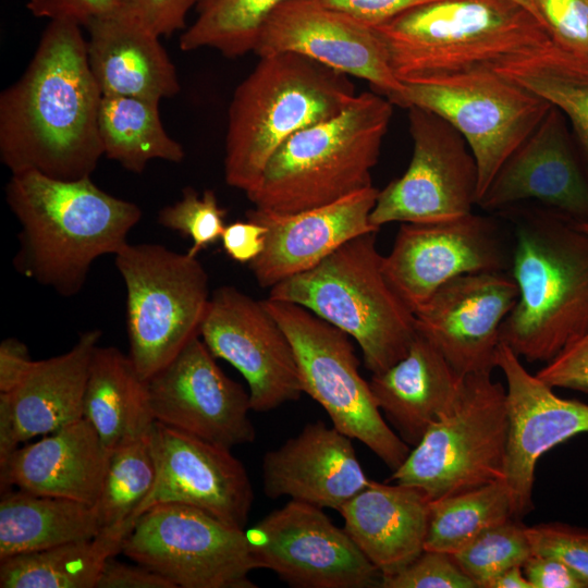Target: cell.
I'll return each mask as SVG.
<instances>
[{
  "label": "cell",
  "instance_id": "6da1fadb",
  "mask_svg": "<svg viewBox=\"0 0 588 588\" xmlns=\"http://www.w3.org/2000/svg\"><path fill=\"white\" fill-rule=\"evenodd\" d=\"M81 25L52 20L23 75L0 95V159L11 171L89 177L103 156L102 93Z\"/></svg>",
  "mask_w": 588,
  "mask_h": 588
},
{
  "label": "cell",
  "instance_id": "7a4b0ae2",
  "mask_svg": "<svg viewBox=\"0 0 588 588\" xmlns=\"http://www.w3.org/2000/svg\"><path fill=\"white\" fill-rule=\"evenodd\" d=\"M372 28L402 83L566 57L513 0H436Z\"/></svg>",
  "mask_w": 588,
  "mask_h": 588
},
{
  "label": "cell",
  "instance_id": "3957f363",
  "mask_svg": "<svg viewBox=\"0 0 588 588\" xmlns=\"http://www.w3.org/2000/svg\"><path fill=\"white\" fill-rule=\"evenodd\" d=\"M5 199L20 222L15 269L70 297L93 262L120 252L140 208L99 188L89 177L63 181L35 171L12 173Z\"/></svg>",
  "mask_w": 588,
  "mask_h": 588
},
{
  "label": "cell",
  "instance_id": "277c9868",
  "mask_svg": "<svg viewBox=\"0 0 588 588\" xmlns=\"http://www.w3.org/2000/svg\"><path fill=\"white\" fill-rule=\"evenodd\" d=\"M513 222L518 298L500 339L520 359L547 363L588 330V235L549 208L518 210Z\"/></svg>",
  "mask_w": 588,
  "mask_h": 588
},
{
  "label": "cell",
  "instance_id": "5b68a950",
  "mask_svg": "<svg viewBox=\"0 0 588 588\" xmlns=\"http://www.w3.org/2000/svg\"><path fill=\"white\" fill-rule=\"evenodd\" d=\"M356 95L350 76L302 54L259 57L228 110L225 182L247 193L285 140L338 114Z\"/></svg>",
  "mask_w": 588,
  "mask_h": 588
},
{
  "label": "cell",
  "instance_id": "8992f818",
  "mask_svg": "<svg viewBox=\"0 0 588 588\" xmlns=\"http://www.w3.org/2000/svg\"><path fill=\"white\" fill-rule=\"evenodd\" d=\"M393 103L365 91L338 114L285 140L246 194L257 209L294 213L371 186Z\"/></svg>",
  "mask_w": 588,
  "mask_h": 588
},
{
  "label": "cell",
  "instance_id": "52a82bcc",
  "mask_svg": "<svg viewBox=\"0 0 588 588\" xmlns=\"http://www.w3.org/2000/svg\"><path fill=\"white\" fill-rule=\"evenodd\" d=\"M376 234L350 240L313 269L273 285L268 297L297 304L348 334L372 373L403 358L417 334L415 314L385 278Z\"/></svg>",
  "mask_w": 588,
  "mask_h": 588
},
{
  "label": "cell",
  "instance_id": "ba28073f",
  "mask_svg": "<svg viewBox=\"0 0 588 588\" xmlns=\"http://www.w3.org/2000/svg\"><path fill=\"white\" fill-rule=\"evenodd\" d=\"M114 256L126 289L130 357L147 380L200 336L208 274L197 256L159 244L127 243Z\"/></svg>",
  "mask_w": 588,
  "mask_h": 588
},
{
  "label": "cell",
  "instance_id": "9c48e42d",
  "mask_svg": "<svg viewBox=\"0 0 588 588\" xmlns=\"http://www.w3.org/2000/svg\"><path fill=\"white\" fill-rule=\"evenodd\" d=\"M509 436L506 389L491 373L467 375L448 413L392 473L431 501L503 479Z\"/></svg>",
  "mask_w": 588,
  "mask_h": 588
},
{
  "label": "cell",
  "instance_id": "30bf717a",
  "mask_svg": "<svg viewBox=\"0 0 588 588\" xmlns=\"http://www.w3.org/2000/svg\"><path fill=\"white\" fill-rule=\"evenodd\" d=\"M262 303L292 344L303 392L326 411L334 428L396 470L411 446L382 417L369 382L359 373L350 335L297 304Z\"/></svg>",
  "mask_w": 588,
  "mask_h": 588
},
{
  "label": "cell",
  "instance_id": "8fae6325",
  "mask_svg": "<svg viewBox=\"0 0 588 588\" xmlns=\"http://www.w3.org/2000/svg\"><path fill=\"white\" fill-rule=\"evenodd\" d=\"M403 84L400 107L429 110L465 138L477 166L478 201L552 107L513 77L492 70Z\"/></svg>",
  "mask_w": 588,
  "mask_h": 588
},
{
  "label": "cell",
  "instance_id": "7c38bea8",
  "mask_svg": "<svg viewBox=\"0 0 588 588\" xmlns=\"http://www.w3.org/2000/svg\"><path fill=\"white\" fill-rule=\"evenodd\" d=\"M122 553L176 588H256L258 568L244 529L189 505L162 503L145 511Z\"/></svg>",
  "mask_w": 588,
  "mask_h": 588
},
{
  "label": "cell",
  "instance_id": "4fadbf2b",
  "mask_svg": "<svg viewBox=\"0 0 588 588\" xmlns=\"http://www.w3.org/2000/svg\"><path fill=\"white\" fill-rule=\"evenodd\" d=\"M413 155L406 171L379 189L370 222L431 223L473 212L478 171L463 135L440 115L409 107Z\"/></svg>",
  "mask_w": 588,
  "mask_h": 588
},
{
  "label": "cell",
  "instance_id": "5bb4252c",
  "mask_svg": "<svg viewBox=\"0 0 588 588\" xmlns=\"http://www.w3.org/2000/svg\"><path fill=\"white\" fill-rule=\"evenodd\" d=\"M245 534L257 567L291 587H379L381 573L321 507L291 500Z\"/></svg>",
  "mask_w": 588,
  "mask_h": 588
},
{
  "label": "cell",
  "instance_id": "9a60e30c",
  "mask_svg": "<svg viewBox=\"0 0 588 588\" xmlns=\"http://www.w3.org/2000/svg\"><path fill=\"white\" fill-rule=\"evenodd\" d=\"M511 258L495 219L474 212L431 223H402L382 268L415 314L443 284L467 273L500 272Z\"/></svg>",
  "mask_w": 588,
  "mask_h": 588
},
{
  "label": "cell",
  "instance_id": "2e32d148",
  "mask_svg": "<svg viewBox=\"0 0 588 588\" xmlns=\"http://www.w3.org/2000/svg\"><path fill=\"white\" fill-rule=\"evenodd\" d=\"M200 336L215 357L242 373L252 411L269 412L304 393L292 344L262 301L232 285L218 287L210 296Z\"/></svg>",
  "mask_w": 588,
  "mask_h": 588
},
{
  "label": "cell",
  "instance_id": "e0dca14e",
  "mask_svg": "<svg viewBox=\"0 0 588 588\" xmlns=\"http://www.w3.org/2000/svg\"><path fill=\"white\" fill-rule=\"evenodd\" d=\"M156 421L229 449L255 440L249 394L215 362L200 336L147 379Z\"/></svg>",
  "mask_w": 588,
  "mask_h": 588
},
{
  "label": "cell",
  "instance_id": "ac0fdd59",
  "mask_svg": "<svg viewBox=\"0 0 588 588\" xmlns=\"http://www.w3.org/2000/svg\"><path fill=\"white\" fill-rule=\"evenodd\" d=\"M281 52L302 54L364 79L395 106L405 90L377 32L317 0H286L268 17L254 53Z\"/></svg>",
  "mask_w": 588,
  "mask_h": 588
},
{
  "label": "cell",
  "instance_id": "d6986e66",
  "mask_svg": "<svg viewBox=\"0 0 588 588\" xmlns=\"http://www.w3.org/2000/svg\"><path fill=\"white\" fill-rule=\"evenodd\" d=\"M518 298L505 271L462 274L443 284L416 313L417 332L461 376L497 367L501 326Z\"/></svg>",
  "mask_w": 588,
  "mask_h": 588
},
{
  "label": "cell",
  "instance_id": "ffe728a7",
  "mask_svg": "<svg viewBox=\"0 0 588 588\" xmlns=\"http://www.w3.org/2000/svg\"><path fill=\"white\" fill-rule=\"evenodd\" d=\"M151 445L156 481L138 517L157 504L177 503L244 529L254 492L244 465L231 449L159 421L151 429Z\"/></svg>",
  "mask_w": 588,
  "mask_h": 588
},
{
  "label": "cell",
  "instance_id": "44dd1931",
  "mask_svg": "<svg viewBox=\"0 0 588 588\" xmlns=\"http://www.w3.org/2000/svg\"><path fill=\"white\" fill-rule=\"evenodd\" d=\"M497 367L506 381L509 436L503 480L509 489L514 518L532 509L535 469L553 446L588 432V404L558 396L553 388L531 375L522 359L503 342Z\"/></svg>",
  "mask_w": 588,
  "mask_h": 588
},
{
  "label": "cell",
  "instance_id": "7402d4cb",
  "mask_svg": "<svg viewBox=\"0 0 588 588\" xmlns=\"http://www.w3.org/2000/svg\"><path fill=\"white\" fill-rule=\"evenodd\" d=\"M378 193L371 185L294 213L248 210L246 218L267 229L264 250L248 264L259 286L271 289L313 269L350 240L377 233L380 229L371 224L370 213Z\"/></svg>",
  "mask_w": 588,
  "mask_h": 588
},
{
  "label": "cell",
  "instance_id": "603a6c76",
  "mask_svg": "<svg viewBox=\"0 0 588 588\" xmlns=\"http://www.w3.org/2000/svg\"><path fill=\"white\" fill-rule=\"evenodd\" d=\"M525 200H537L574 221H588V176L565 115L554 106L504 162L477 206L502 211Z\"/></svg>",
  "mask_w": 588,
  "mask_h": 588
},
{
  "label": "cell",
  "instance_id": "cb8c5ba5",
  "mask_svg": "<svg viewBox=\"0 0 588 588\" xmlns=\"http://www.w3.org/2000/svg\"><path fill=\"white\" fill-rule=\"evenodd\" d=\"M370 479L362 467L352 438L317 420L262 460V486L270 499L292 500L339 511Z\"/></svg>",
  "mask_w": 588,
  "mask_h": 588
},
{
  "label": "cell",
  "instance_id": "d4e9b609",
  "mask_svg": "<svg viewBox=\"0 0 588 588\" xmlns=\"http://www.w3.org/2000/svg\"><path fill=\"white\" fill-rule=\"evenodd\" d=\"M110 455L95 427L82 417L19 448L0 473L1 493L14 486L35 494L96 505Z\"/></svg>",
  "mask_w": 588,
  "mask_h": 588
},
{
  "label": "cell",
  "instance_id": "484cf974",
  "mask_svg": "<svg viewBox=\"0 0 588 588\" xmlns=\"http://www.w3.org/2000/svg\"><path fill=\"white\" fill-rule=\"evenodd\" d=\"M430 502L416 487L371 480L339 512L359 550L381 575H392L425 550Z\"/></svg>",
  "mask_w": 588,
  "mask_h": 588
},
{
  "label": "cell",
  "instance_id": "4316f807",
  "mask_svg": "<svg viewBox=\"0 0 588 588\" xmlns=\"http://www.w3.org/2000/svg\"><path fill=\"white\" fill-rule=\"evenodd\" d=\"M86 28L88 62L102 95L160 102L180 93L175 66L160 37L128 13L94 20Z\"/></svg>",
  "mask_w": 588,
  "mask_h": 588
},
{
  "label": "cell",
  "instance_id": "83f0119b",
  "mask_svg": "<svg viewBox=\"0 0 588 588\" xmlns=\"http://www.w3.org/2000/svg\"><path fill=\"white\" fill-rule=\"evenodd\" d=\"M463 379L417 332L406 355L387 370L372 373L369 385L387 420L405 443L415 446L453 406Z\"/></svg>",
  "mask_w": 588,
  "mask_h": 588
},
{
  "label": "cell",
  "instance_id": "f1b7e54d",
  "mask_svg": "<svg viewBox=\"0 0 588 588\" xmlns=\"http://www.w3.org/2000/svg\"><path fill=\"white\" fill-rule=\"evenodd\" d=\"M100 336L98 329L86 331L66 353L35 360L22 382L5 393L20 442L46 436L84 417L90 359Z\"/></svg>",
  "mask_w": 588,
  "mask_h": 588
},
{
  "label": "cell",
  "instance_id": "f546056e",
  "mask_svg": "<svg viewBox=\"0 0 588 588\" xmlns=\"http://www.w3.org/2000/svg\"><path fill=\"white\" fill-rule=\"evenodd\" d=\"M84 417L110 452L152 428L156 420L147 380L140 377L130 355L113 346H96L88 370Z\"/></svg>",
  "mask_w": 588,
  "mask_h": 588
},
{
  "label": "cell",
  "instance_id": "4dcf8cb0",
  "mask_svg": "<svg viewBox=\"0 0 588 588\" xmlns=\"http://www.w3.org/2000/svg\"><path fill=\"white\" fill-rule=\"evenodd\" d=\"M101 530L96 505L21 489L1 493L0 561L88 540Z\"/></svg>",
  "mask_w": 588,
  "mask_h": 588
},
{
  "label": "cell",
  "instance_id": "1f68e13d",
  "mask_svg": "<svg viewBox=\"0 0 588 588\" xmlns=\"http://www.w3.org/2000/svg\"><path fill=\"white\" fill-rule=\"evenodd\" d=\"M134 524L103 528L96 537L0 561L1 588H96L108 559L122 552Z\"/></svg>",
  "mask_w": 588,
  "mask_h": 588
},
{
  "label": "cell",
  "instance_id": "d6a6232c",
  "mask_svg": "<svg viewBox=\"0 0 588 588\" xmlns=\"http://www.w3.org/2000/svg\"><path fill=\"white\" fill-rule=\"evenodd\" d=\"M98 130L105 156L133 173H142L152 159L177 163L185 155L162 125L159 101L102 95Z\"/></svg>",
  "mask_w": 588,
  "mask_h": 588
},
{
  "label": "cell",
  "instance_id": "836d02e7",
  "mask_svg": "<svg viewBox=\"0 0 588 588\" xmlns=\"http://www.w3.org/2000/svg\"><path fill=\"white\" fill-rule=\"evenodd\" d=\"M514 518L503 479L430 502L425 550L449 554L485 529Z\"/></svg>",
  "mask_w": 588,
  "mask_h": 588
},
{
  "label": "cell",
  "instance_id": "e575fe53",
  "mask_svg": "<svg viewBox=\"0 0 588 588\" xmlns=\"http://www.w3.org/2000/svg\"><path fill=\"white\" fill-rule=\"evenodd\" d=\"M286 0H195L196 19L183 30L180 48H210L226 58L254 52L271 13Z\"/></svg>",
  "mask_w": 588,
  "mask_h": 588
},
{
  "label": "cell",
  "instance_id": "d590c367",
  "mask_svg": "<svg viewBox=\"0 0 588 588\" xmlns=\"http://www.w3.org/2000/svg\"><path fill=\"white\" fill-rule=\"evenodd\" d=\"M152 429V428H151ZM151 429L115 448L96 503L103 528L135 524L156 481Z\"/></svg>",
  "mask_w": 588,
  "mask_h": 588
},
{
  "label": "cell",
  "instance_id": "8d00e7d4",
  "mask_svg": "<svg viewBox=\"0 0 588 588\" xmlns=\"http://www.w3.org/2000/svg\"><path fill=\"white\" fill-rule=\"evenodd\" d=\"M501 73L541 96L567 117L588 164V69L561 57Z\"/></svg>",
  "mask_w": 588,
  "mask_h": 588
},
{
  "label": "cell",
  "instance_id": "74e56055",
  "mask_svg": "<svg viewBox=\"0 0 588 588\" xmlns=\"http://www.w3.org/2000/svg\"><path fill=\"white\" fill-rule=\"evenodd\" d=\"M526 528L510 518L485 529L451 556L477 588H487L495 576L522 566L531 555Z\"/></svg>",
  "mask_w": 588,
  "mask_h": 588
},
{
  "label": "cell",
  "instance_id": "f35d334b",
  "mask_svg": "<svg viewBox=\"0 0 588 588\" xmlns=\"http://www.w3.org/2000/svg\"><path fill=\"white\" fill-rule=\"evenodd\" d=\"M226 210L220 207L212 189L199 195L194 188L185 187L180 200L159 211L158 222L189 237L192 246L187 253L197 256L201 249L221 240Z\"/></svg>",
  "mask_w": 588,
  "mask_h": 588
},
{
  "label": "cell",
  "instance_id": "ab89813d",
  "mask_svg": "<svg viewBox=\"0 0 588 588\" xmlns=\"http://www.w3.org/2000/svg\"><path fill=\"white\" fill-rule=\"evenodd\" d=\"M555 47L588 69V0H531Z\"/></svg>",
  "mask_w": 588,
  "mask_h": 588
},
{
  "label": "cell",
  "instance_id": "60d3db41",
  "mask_svg": "<svg viewBox=\"0 0 588 588\" xmlns=\"http://www.w3.org/2000/svg\"><path fill=\"white\" fill-rule=\"evenodd\" d=\"M381 588H477L451 554L424 550L409 565L392 575H381Z\"/></svg>",
  "mask_w": 588,
  "mask_h": 588
},
{
  "label": "cell",
  "instance_id": "b9f144b4",
  "mask_svg": "<svg viewBox=\"0 0 588 588\" xmlns=\"http://www.w3.org/2000/svg\"><path fill=\"white\" fill-rule=\"evenodd\" d=\"M532 554L555 558L567 565L588 588V530L559 523L526 528Z\"/></svg>",
  "mask_w": 588,
  "mask_h": 588
},
{
  "label": "cell",
  "instance_id": "7bdbcfd3",
  "mask_svg": "<svg viewBox=\"0 0 588 588\" xmlns=\"http://www.w3.org/2000/svg\"><path fill=\"white\" fill-rule=\"evenodd\" d=\"M536 377L551 388L588 393V330L546 363Z\"/></svg>",
  "mask_w": 588,
  "mask_h": 588
},
{
  "label": "cell",
  "instance_id": "ee69618b",
  "mask_svg": "<svg viewBox=\"0 0 588 588\" xmlns=\"http://www.w3.org/2000/svg\"><path fill=\"white\" fill-rule=\"evenodd\" d=\"M128 0H28L27 9L37 17L66 20L81 26L123 12Z\"/></svg>",
  "mask_w": 588,
  "mask_h": 588
},
{
  "label": "cell",
  "instance_id": "f6af8a7d",
  "mask_svg": "<svg viewBox=\"0 0 588 588\" xmlns=\"http://www.w3.org/2000/svg\"><path fill=\"white\" fill-rule=\"evenodd\" d=\"M195 0H128L124 12L157 36H170L186 27Z\"/></svg>",
  "mask_w": 588,
  "mask_h": 588
},
{
  "label": "cell",
  "instance_id": "bcb514c9",
  "mask_svg": "<svg viewBox=\"0 0 588 588\" xmlns=\"http://www.w3.org/2000/svg\"><path fill=\"white\" fill-rule=\"evenodd\" d=\"M322 5L344 13L370 26H379L416 7L436 0H317Z\"/></svg>",
  "mask_w": 588,
  "mask_h": 588
},
{
  "label": "cell",
  "instance_id": "7dc6e473",
  "mask_svg": "<svg viewBox=\"0 0 588 588\" xmlns=\"http://www.w3.org/2000/svg\"><path fill=\"white\" fill-rule=\"evenodd\" d=\"M96 588H176L166 577L138 564L107 560L98 577Z\"/></svg>",
  "mask_w": 588,
  "mask_h": 588
},
{
  "label": "cell",
  "instance_id": "c3c4849f",
  "mask_svg": "<svg viewBox=\"0 0 588 588\" xmlns=\"http://www.w3.org/2000/svg\"><path fill=\"white\" fill-rule=\"evenodd\" d=\"M266 232L265 225L248 219L229 223L221 236L223 249L232 260L249 264L264 250Z\"/></svg>",
  "mask_w": 588,
  "mask_h": 588
},
{
  "label": "cell",
  "instance_id": "681fc988",
  "mask_svg": "<svg viewBox=\"0 0 588 588\" xmlns=\"http://www.w3.org/2000/svg\"><path fill=\"white\" fill-rule=\"evenodd\" d=\"M522 568L532 588H587L576 573L552 556L531 553Z\"/></svg>",
  "mask_w": 588,
  "mask_h": 588
},
{
  "label": "cell",
  "instance_id": "f907efd6",
  "mask_svg": "<svg viewBox=\"0 0 588 588\" xmlns=\"http://www.w3.org/2000/svg\"><path fill=\"white\" fill-rule=\"evenodd\" d=\"M35 360L27 346L16 338H7L0 344V392L10 393L25 378Z\"/></svg>",
  "mask_w": 588,
  "mask_h": 588
},
{
  "label": "cell",
  "instance_id": "816d5d0a",
  "mask_svg": "<svg viewBox=\"0 0 588 588\" xmlns=\"http://www.w3.org/2000/svg\"><path fill=\"white\" fill-rule=\"evenodd\" d=\"M20 443L9 397L0 392V473L7 468Z\"/></svg>",
  "mask_w": 588,
  "mask_h": 588
},
{
  "label": "cell",
  "instance_id": "f5cc1de1",
  "mask_svg": "<svg viewBox=\"0 0 588 588\" xmlns=\"http://www.w3.org/2000/svg\"><path fill=\"white\" fill-rule=\"evenodd\" d=\"M487 588H532L522 566H513L495 576Z\"/></svg>",
  "mask_w": 588,
  "mask_h": 588
},
{
  "label": "cell",
  "instance_id": "db71d44e",
  "mask_svg": "<svg viewBox=\"0 0 588 588\" xmlns=\"http://www.w3.org/2000/svg\"><path fill=\"white\" fill-rule=\"evenodd\" d=\"M513 1H515V2L519 3L520 5H523L524 8H526L536 17L531 0H513Z\"/></svg>",
  "mask_w": 588,
  "mask_h": 588
},
{
  "label": "cell",
  "instance_id": "11a10c76",
  "mask_svg": "<svg viewBox=\"0 0 588 588\" xmlns=\"http://www.w3.org/2000/svg\"><path fill=\"white\" fill-rule=\"evenodd\" d=\"M576 226L588 235V221H574Z\"/></svg>",
  "mask_w": 588,
  "mask_h": 588
}]
</instances>
